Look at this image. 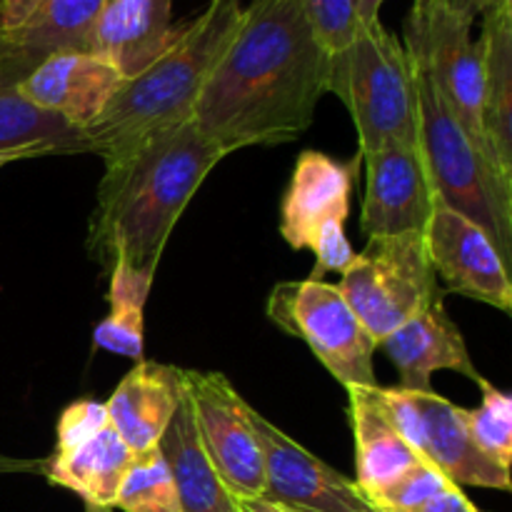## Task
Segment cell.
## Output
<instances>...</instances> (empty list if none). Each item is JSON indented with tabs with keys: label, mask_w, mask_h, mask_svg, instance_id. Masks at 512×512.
I'll return each instance as SVG.
<instances>
[{
	"label": "cell",
	"mask_w": 512,
	"mask_h": 512,
	"mask_svg": "<svg viewBox=\"0 0 512 512\" xmlns=\"http://www.w3.org/2000/svg\"><path fill=\"white\" fill-rule=\"evenodd\" d=\"M158 450L173 478L180 512H240L238 500L225 488L200 443L188 393H183L160 435Z\"/></svg>",
	"instance_id": "obj_20"
},
{
	"label": "cell",
	"mask_w": 512,
	"mask_h": 512,
	"mask_svg": "<svg viewBox=\"0 0 512 512\" xmlns=\"http://www.w3.org/2000/svg\"><path fill=\"white\" fill-rule=\"evenodd\" d=\"M123 75L110 60L90 50H68L40 60L15 83L23 98L85 130L110 103Z\"/></svg>",
	"instance_id": "obj_13"
},
{
	"label": "cell",
	"mask_w": 512,
	"mask_h": 512,
	"mask_svg": "<svg viewBox=\"0 0 512 512\" xmlns=\"http://www.w3.org/2000/svg\"><path fill=\"white\" fill-rule=\"evenodd\" d=\"M40 5L43 0H0V38L23 28Z\"/></svg>",
	"instance_id": "obj_33"
},
{
	"label": "cell",
	"mask_w": 512,
	"mask_h": 512,
	"mask_svg": "<svg viewBox=\"0 0 512 512\" xmlns=\"http://www.w3.org/2000/svg\"><path fill=\"white\" fill-rule=\"evenodd\" d=\"M85 512H113V508H98V505H85Z\"/></svg>",
	"instance_id": "obj_38"
},
{
	"label": "cell",
	"mask_w": 512,
	"mask_h": 512,
	"mask_svg": "<svg viewBox=\"0 0 512 512\" xmlns=\"http://www.w3.org/2000/svg\"><path fill=\"white\" fill-rule=\"evenodd\" d=\"M328 90L358 128L360 155L418 145V80L403 40L380 20L360 23L353 43L330 55Z\"/></svg>",
	"instance_id": "obj_4"
},
{
	"label": "cell",
	"mask_w": 512,
	"mask_h": 512,
	"mask_svg": "<svg viewBox=\"0 0 512 512\" xmlns=\"http://www.w3.org/2000/svg\"><path fill=\"white\" fill-rule=\"evenodd\" d=\"M413 65L418 80V148L435 198L478 223L493 238L505 263L512 265V188L485 163L468 133L445 108L423 65L415 60Z\"/></svg>",
	"instance_id": "obj_5"
},
{
	"label": "cell",
	"mask_w": 512,
	"mask_h": 512,
	"mask_svg": "<svg viewBox=\"0 0 512 512\" xmlns=\"http://www.w3.org/2000/svg\"><path fill=\"white\" fill-rule=\"evenodd\" d=\"M223 158L188 120L150 135L128 155L105 165L90 215V255L105 270L123 263L155 278L185 205Z\"/></svg>",
	"instance_id": "obj_2"
},
{
	"label": "cell",
	"mask_w": 512,
	"mask_h": 512,
	"mask_svg": "<svg viewBox=\"0 0 512 512\" xmlns=\"http://www.w3.org/2000/svg\"><path fill=\"white\" fill-rule=\"evenodd\" d=\"M483 403L478 410H468V428L478 448L493 458L500 468H512V398L505 390L480 380Z\"/></svg>",
	"instance_id": "obj_27"
},
{
	"label": "cell",
	"mask_w": 512,
	"mask_h": 512,
	"mask_svg": "<svg viewBox=\"0 0 512 512\" xmlns=\"http://www.w3.org/2000/svg\"><path fill=\"white\" fill-rule=\"evenodd\" d=\"M330 53L303 0H253L205 80L193 123L223 155L300 138L328 93Z\"/></svg>",
	"instance_id": "obj_1"
},
{
	"label": "cell",
	"mask_w": 512,
	"mask_h": 512,
	"mask_svg": "<svg viewBox=\"0 0 512 512\" xmlns=\"http://www.w3.org/2000/svg\"><path fill=\"white\" fill-rule=\"evenodd\" d=\"M470 28L473 23L453 13L443 0H413L405 18L403 45L410 58L423 65L425 73L430 75L445 108L468 133L485 163L512 188L510 180L500 173L498 160L485 138L483 58H480L478 40L470 35Z\"/></svg>",
	"instance_id": "obj_7"
},
{
	"label": "cell",
	"mask_w": 512,
	"mask_h": 512,
	"mask_svg": "<svg viewBox=\"0 0 512 512\" xmlns=\"http://www.w3.org/2000/svg\"><path fill=\"white\" fill-rule=\"evenodd\" d=\"M453 13H458L460 18H465L468 23H473L475 18H480L483 13L493 10L495 5H500L503 0H443Z\"/></svg>",
	"instance_id": "obj_34"
},
{
	"label": "cell",
	"mask_w": 512,
	"mask_h": 512,
	"mask_svg": "<svg viewBox=\"0 0 512 512\" xmlns=\"http://www.w3.org/2000/svg\"><path fill=\"white\" fill-rule=\"evenodd\" d=\"M108 410L105 403H95V400H75L68 408L60 413L58 418V445H55L53 455H68L75 448L93 440L100 430L108 428Z\"/></svg>",
	"instance_id": "obj_30"
},
{
	"label": "cell",
	"mask_w": 512,
	"mask_h": 512,
	"mask_svg": "<svg viewBox=\"0 0 512 512\" xmlns=\"http://www.w3.org/2000/svg\"><path fill=\"white\" fill-rule=\"evenodd\" d=\"M183 393V368L138 360L105 403L110 428L133 453L155 448Z\"/></svg>",
	"instance_id": "obj_18"
},
{
	"label": "cell",
	"mask_w": 512,
	"mask_h": 512,
	"mask_svg": "<svg viewBox=\"0 0 512 512\" xmlns=\"http://www.w3.org/2000/svg\"><path fill=\"white\" fill-rule=\"evenodd\" d=\"M268 318L303 340L340 385L378 388L375 340L353 313L338 285L325 280H285L270 290Z\"/></svg>",
	"instance_id": "obj_8"
},
{
	"label": "cell",
	"mask_w": 512,
	"mask_h": 512,
	"mask_svg": "<svg viewBox=\"0 0 512 512\" xmlns=\"http://www.w3.org/2000/svg\"><path fill=\"white\" fill-rule=\"evenodd\" d=\"M253 428L265 460L263 500L285 512H378L355 480L295 443L258 410Z\"/></svg>",
	"instance_id": "obj_10"
},
{
	"label": "cell",
	"mask_w": 512,
	"mask_h": 512,
	"mask_svg": "<svg viewBox=\"0 0 512 512\" xmlns=\"http://www.w3.org/2000/svg\"><path fill=\"white\" fill-rule=\"evenodd\" d=\"M385 0H355V13H358V23H373L380 20V8Z\"/></svg>",
	"instance_id": "obj_35"
},
{
	"label": "cell",
	"mask_w": 512,
	"mask_h": 512,
	"mask_svg": "<svg viewBox=\"0 0 512 512\" xmlns=\"http://www.w3.org/2000/svg\"><path fill=\"white\" fill-rule=\"evenodd\" d=\"M483 125L500 173L512 183V0L483 13Z\"/></svg>",
	"instance_id": "obj_22"
},
{
	"label": "cell",
	"mask_w": 512,
	"mask_h": 512,
	"mask_svg": "<svg viewBox=\"0 0 512 512\" xmlns=\"http://www.w3.org/2000/svg\"><path fill=\"white\" fill-rule=\"evenodd\" d=\"M133 450L113 428H105L68 455H53L45 465V478L53 485L73 490L85 505L113 508Z\"/></svg>",
	"instance_id": "obj_23"
},
{
	"label": "cell",
	"mask_w": 512,
	"mask_h": 512,
	"mask_svg": "<svg viewBox=\"0 0 512 512\" xmlns=\"http://www.w3.org/2000/svg\"><path fill=\"white\" fill-rule=\"evenodd\" d=\"M200 443L235 500L263 498L265 460L253 428V408L223 373L183 370Z\"/></svg>",
	"instance_id": "obj_9"
},
{
	"label": "cell",
	"mask_w": 512,
	"mask_h": 512,
	"mask_svg": "<svg viewBox=\"0 0 512 512\" xmlns=\"http://www.w3.org/2000/svg\"><path fill=\"white\" fill-rule=\"evenodd\" d=\"M243 10V0H210L203 13L178 25L173 43L138 75L125 78L83 130L88 153L108 165L150 135L193 120L200 90L238 33Z\"/></svg>",
	"instance_id": "obj_3"
},
{
	"label": "cell",
	"mask_w": 512,
	"mask_h": 512,
	"mask_svg": "<svg viewBox=\"0 0 512 512\" xmlns=\"http://www.w3.org/2000/svg\"><path fill=\"white\" fill-rule=\"evenodd\" d=\"M348 413L355 435V485L373 503L420 458L395 430L375 398V388H348Z\"/></svg>",
	"instance_id": "obj_21"
},
{
	"label": "cell",
	"mask_w": 512,
	"mask_h": 512,
	"mask_svg": "<svg viewBox=\"0 0 512 512\" xmlns=\"http://www.w3.org/2000/svg\"><path fill=\"white\" fill-rule=\"evenodd\" d=\"M360 163V155L345 163L320 150H303L298 155L280 205V233L290 248L310 250L320 225L330 220H348L350 195Z\"/></svg>",
	"instance_id": "obj_14"
},
{
	"label": "cell",
	"mask_w": 512,
	"mask_h": 512,
	"mask_svg": "<svg viewBox=\"0 0 512 512\" xmlns=\"http://www.w3.org/2000/svg\"><path fill=\"white\" fill-rule=\"evenodd\" d=\"M448 485L453 483L435 465H430L428 460H418L393 485H388L378 498H373V505L380 512H408L438 495Z\"/></svg>",
	"instance_id": "obj_28"
},
{
	"label": "cell",
	"mask_w": 512,
	"mask_h": 512,
	"mask_svg": "<svg viewBox=\"0 0 512 512\" xmlns=\"http://www.w3.org/2000/svg\"><path fill=\"white\" fill-rule=\"evenodd\" d=\"M123 512H180L173 478L158 445L133 453L113 510Z\"/></svg>",
	"instance_id": "obj_26"
},
{
	"label": "cell",
	"mask_w": 512,
	"mask_h": 512,
	"mask_svg": "<svg viewBox=\"0 0 512 512\" xmlns=\"http://www.w3.org/2000/svg\"><path fill=\"white\" fill-rule=\"evenodd\" d=\"M175 33L173 0H108L93 28L90 53L133 78L173 43Z\"/></svg>",
	"instance_id": "obj_19"
},
{
	"label": "cell",
	"mask_w": 512,
	"mask_h": 512,
	"mask_svg": "<svg viewBox=\"0 0 512 512\" xmlns=\"http://www.w3.org/2000/svg\"><path fill=\"white\" fill-rule=\"evenodd\" d=\"M375 345L393 330L443 303L423 233L368 238L338 283Z\"/></svg>",
	"instance_id": "obj_6"
},
{
	"label": "cell",
	"mask_w": 512,
	"mask_h": 512,
	"mask_svg": "<svg viewBox=\"0 0 512 512\" xmlns=\"http://www.w3.org/2000/svg\"><path fill=\"white\" fill-rule=\"evenodd\" d=\"M360 160L365 163L363 233L368 238L423 233L435 190L418 145H388Z\"/></svg>",
	"instance_id": "obj_12"
},
{
	"label": "cell",
	"mask_w": 512,
	"mask_h": 512,
	"mask_svg": "<svg viewBox=\"0 0 512 512\" xmlns=\"http://www.w3.org/2000/svg\"><path fill=\"white\" fill-rule=\"evenodd\" d=\"M238 510H240V512H265L263 505H260V498H255V500H240Z\"/></svg>",
	"instance_id": "obj_36"
},
{
	"label": "cell",
	"mask_w": 512,
	"mask_h": 512,
	"mask_svg": "<svg viewBox=\"0 0 512 512\" xmlns=\"http://www.w3.org/2000/svg\"><path fill=\"white\" fill-rule=\"evenodd\" d=\"M428 258L445 288L495 310H512L510 265L478 223L435 198L423 230Z\"/></svg>",
	"instance_id": "obj_11"
},
{
	"label": "cell",
	"mask_w": 512,
	"mask_h": 512,
	"mask_svg": "<svg viewBox=\"0 0 512 512\" xmlns=\"http://www.w3.org/2000/svg\"><path fill=\"white\" fill-rule=\"evenodd\" d=\"M8 163H13V158H5V155H0V168H3V165H8Z\"/></svg>",
	"instance_id": "obj_39"
},
{
	"label": "cell",
	"mask_w": 512,
	"mask_h": 512,
	"mask_svg": "<svg viewBox=\"0 0 512 512\" xmlns=\"http://www.w3.org/2000/svg\"><path fill=\"white\" fill-rule=\"evenodd\" d=\"M0 83H3V78H0Z\"/></svg>",
	"instance_id": "obj_40"
},
{
	"label": "cell",
	"mask_w": 512,
	"mask_h": 512,
	"mask_svg": "<svg viewBox=\"0 0 512 512\" xmlns=\"http://www.w3.org/2000/svg\"><path fill=\"white\" fill-rule=\"evenodd\" d=\"M88 153L83 130L38 108L15 85H0V155L13 160Z\"/></svg>",
	"instance_id": "obj_24"
},
{
	"label": "cell",
	"mask_w": 512,
	"mask_h": 512,
	"mask_svg": "<svg viewBox=\"0 0 512 512\" xmlns=\"http://www.w3.org/2000/svg\"><path fill=\"white\" fill-rule=\"evenodd\" d=\"M108 0H43L28 23L0 38V85H15L40 60L68 50H90Z\"/></svg>",
	"instance_id": "obj_17"
},
{
	"label": "cell",
	"mask_w": 512,
	"mask_h": 512,
	"mask_svg": "<svg viewBox=\"0 0 512 512\" xmlns=\"http://www.w3.org/2000/svg\"><path fill=\"white\" fill-rule=\"evenodd\" d=\"M378 512H380V510H378Z\"/></svg>",
	"instance_id": "obj_41"
},
{
	"label": "cell",
	"mask_w": 512,
	"mask_h": 512,
	"mask_svg": "<svg viewBox=\"0 0 512 512\" xmlns=\"http://www.w3.org/2000/svg\"><path fill=\"white\" fill-rule=\"evenodd\" d=\"M408 512H480L478 505L463 493V488L458 485H448L445 490H440L438 495H433L430 500H425L418 508Z\"/></svg>",
	"instance_id": "obj_32"
},
{
	"label": "cell",
	"mask_w": 512,
	"mask_h": 512,
	"mask_svg": "<svg viewBox=\"0 0 512 512\" xmlns=\"http://www.w3.org/2000/svg\"><path fill=\"white\" fill-rule=\"evenodd\" d=\"M303 8L315 35L330 55L353 43L360 25L355 0H303Z\"/></svg>",
	"instance_id": "obj_29"
},
{
	"label": "cell",
	"mask_w": 512,
	"mask_h": 512,
	"mask_svg": "<svg viewBox=\"0 0 512 512\" xmlns=\"http://www.w3.org/2000/svg\"><path fill=\"white\" fill-rule=\"evenodd\" d=\"M423 415V443L420 458L440 470L453 485L463 488H488L508 493L510 470L500 468L493 458L478 448L468 428V410L453 405L448 398L430 393H415Z\"/></svg>",
	"instance_id": "obj_16"
},
{
	"label": "cell",
	"mask_w": 512,
	"mask_h": 512,
	"mask_svg": "<svg viewBox=\"0 0 512 512\" xmlns=\"http://www.w3.org/2000/svg\"><path fill=\"white\" fill-rule=\"evenodd\" d=\"M260 505H263V510H265V512H285L283 508H278V505L268 503V500H263V498H260Z\"/></svg>",
	"instance_id": "obj_37"
},
{
	"label": "cell",
	"mask_w": 512,
	"mask_h": 512,
	"mask_svg": "<svg viewBox=\"0 0 512 512\" xmlns=\"http://www.w3.org/2000/svg\"><path fill=\"white\" fill-rule=\"evenodd\" d=\"M378 348H383L390 363L398 368L400 388L413 393H430L433 373L438 370H453L473 383L483 380L470 358L463 333L448 318L443 303L400 325L388 338L380 340Z\"/></svg>",
	"instance_id": "obj_15"
},
{
	"label": "cell",
	"mask_w": 512,
	"mask_h": 512,
	"mask_svg": "<svg viewBox=\"0 0 512 512\" xmlns=\"http://www.w3.org/2000/svg\"><path fill=\"white\" fill-rule=\"evenodd\" d=\"M310 250L315 253V270L308 275L310 280H323L325 273L343 275L345 268L355 258L353 245H350L348 235H345V223H338V220L320 225Z\"/></svg>",
	"instance_id": "obj_31"
},
{
	"label": "cell",
	"mask_w": 512,
	"mask_h": 512,
	"mask_svg": "<svg viewBox=\"0 0 512 512\" xmlns=\"http://www.w3.org/2000/svg\"><path fill=\"white\" fill-rule=\"evenodd\" d=\"M108 273L110 310L108 315L95 325V345L108 350V353L123 355V358L143 360V315L145 300H148L150 288H153V275H145L123 263H115Z\"/></svg>",
	"instance_id": "obj_25"
}]
</instances>
